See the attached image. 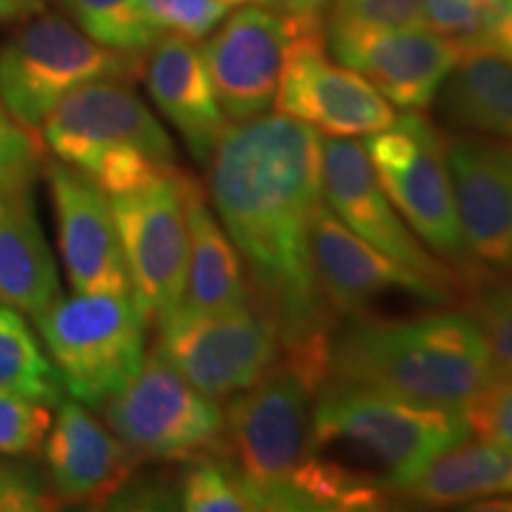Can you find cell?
<instances>
[{"label":"cell","mask_w":512,"mask_h":512,"mask_svg":"<svg viewBox=\"0 0 512 512\" xmlns=\"http://www.w3.org/2000/svg\"><path fill=\"white\" fill-rule=\"evenodd\" d=\"M209 197L245 261L254 297L278 328L280 356L323 387L335 313L311 266V221L323 204V138L287 114L226 126L207 159Z\"/></svg>","instance_id":"cell-1"},{"label":"cell","mask_w":512,"mask_h":512,"mask_svg":"<svg viewBox=\"0 0 512 512\" xmlns=\"http://www.w3.org/2000/svg\"><path fill=\"white\" fill-rule=\"evenodd\" d=\"M496 375L486 339L465 311L347 318L332 332L330 380L465 411Z\"/></svg>","instance_id":"cell-2"},{"label":"cell","mask_w":512,"mask_h":512,"mask_svg":"<svg viewBox=\"0 0 512 512\" xmlns=\"http://www.w3.org/2000/svg\"><path fill=\"white\" fill-rule=\"evenodd\" d=\"M472 437L460 408L328 380L313 399L311 453L399 494L446 448Z\"/></svg>","instance_id":"cell-3"},{"label":"cell","mask_w":512,"mask_h":512,"mask_svg":"<svg viewBox=\"0 0 512 512\" xmlns=\"http://www.w3.org/2000/svg\"><path fill=\"white\" fill-rule=\"evenodd\" d=\"M38 131L50 155L91 176L107 195L178 171L171 136L126 79L74 88Z\"/></svg>","instance_id":"cell-4"},{"label":"cell","mask_w":512,"mask_h":512,"mask_svg":"<svg viewBox=\"0 0 512 512\" xmlns=\"http://www.w3.org/2000/svg\"><path fill=\"white\" fill-rule=\"evenodd\" d=\"M318 384L278 356L271 370L228 399L223 456L264 491L271 510H306L294 491L311 453V415Z\"/></svg>","instance_id":"cell-5"},{"label":"cell","mask_w":512,"mask_h":512,"mask_svg":"<svg viewBox=\"0 0 512 512\" xmlns=\"http://www.w3.org/2000/svg\"><path fill=\"white\" fill-rule=\"evenodd\" d=\"M36 323L64 389L88 408L117 394L145 361L150 320L131 292L57 297Z\"/></svg>","instance_id":"cell-6"},{"label":"cell","mask_w":512,"mask_h":512,"mask_svg":"<svg viewBox=\"0 0 512 512\" xmlns=\"http://www.w3.org/2000/svg\"><path fill=\"white\" fill-rule=\"evenodd\" d=\"M366 152L401 219L432 254L456 268L465 285L482 266L472 261L460 230L444 133L413 110L368 136Z\"/></svg>","instance_id":"cell-7"},{"label":"cell","mask_w":512,"mask_h":512,"mask_svg":"<svg viewBox=\"0 0 512 512\" xmlns=\"http://www.w3.org/2000/svg\"><path fill=\"white\" fill-rule=\"evenodd\" d=\"M133 55L117 53L60 15L29 17L0 48V105L19 126L36 131L74 88L98 79H131Z\"/></svg>","instance_id":"cell-8"},{"label":"cell","mask_w":512,"mask_h":512,"mask_svg":"<svg viewBox=\"0 0 512 512\" xmlns=\"http://www.w3.org/2000/svg\"><path fill=\"white\" fill-rule=\"evenodd\" d=\"M100 408L107 427L140 460L223 456V411L159 354L145 356L138 373Z\"/></svg>","instance_id":"cell-9"},{"label":"cell","mask_w":512,"mask_h":512,"mask_svg":"<svg viewBox=\"0 0 512 512\" xmlns=\"http://www.w3.org/2000/svg\"><path fill=\"white\" fill-rule=\"evenodd\" d=\"M157 325L155 354L214 401L245 392L280 356L275 320L256 297L219 313L174 311Z\"/></svg>","instance_id":"cell-10"},{"label":"cell","mask_w":512,"mask_h":512,"mask_svg":"<svg viewBox=\"0 0 512 512\" xmlns=\"http://www.w3.org/2000/svg\"><path fill=\"white\" fill-rule=\"evenodd\" d=\"M181 169L136 190L107 195L124 252L128 283L150 323L174 313L188 280V219Z\"/></svg>","instance_id":"cell-11"},{"label":"cell","mask_w":512,"mask_h":512,"mask_svg":"<svg viewBox=\"0 0 512 512\" xmlns=\"http://www.w3.org/2000/svg\"><path fill=\"white\" fill-rule=\"evenodd\" d=\"M290 46L275 107L332 138L373 136L396 121L389 100L361 74L330 62L325 17H287Z\"/></svg>","instance_id":"cell-12"},{"label":"cell","mask_w":512,"mask_h":512,"mask_svg":"<svg viewBox=\"0 0 512 512\" xmlns=\"http://www.w3.org/2000/svg\"><path fill=\"white\" fill-rule=\"evenodd\" d=\"M309 249L318 290L337 318L375 316L389 299L448 306L460 294L456 285L425 278L368 245L325 202L311 221Z\"/></svg>","instance_id":"cell-13"},{"label":"cell","mask_w":512,"mask_h":512,"mask_svg":"<svg viewBox=\"0 0 512 512\" xmlns=\"http://www.w3.org/2000/svg\"><path fill=\"white\" fill-rule=\"evenodd\" d=\"M323 197L344 226L401 266L456 285L460 275L422 245L384 192L366 147L354 138L323 140Z\"/></svg>","instance_id":"cell-14"},{"label":"cell","mask_w":512,"mask_h":512,"mask_svg":"<svg viewBox=\"0 0 512 512\" xmlns=\"http://www.w3.org/2000/svg\"><path fill=\"white\" fill-rule=\"evenodd\" d=\"M458 223L472 261L491 271L512 268V145L479 133L446 138Z\"/></svg>","instance_id":"cell-15"},{"label":"cell","mask_w":512,"mask_h":512,"mask_svg":"<svg viewBox=\"0 0 512 512\" xmlns=\"http://www.w3.org/2000/svg\"><path fill=\"white\" fill-rule=\"evenodd\" d=\"M325 41L339 62L403 110L430 107L460 55V43L427 27L325 29Z\"/></svg>","instance_id":"cell-16"},{"label":"cell","mask_w":512,"mask_h":512,"mask_svg":"<svg viewBox=\"0 0 512 512\" xmlns=\"http://www.w3.org/2000/svg\"><path fill=\"white\" fill-rule=\"evenodd\" d=\"M287 46V17L266 8H242L214 29L202 53L226 119L238 124L268 112Z\"/></svg>","instance_id":"cell-17"},{"label":"cell","mask_w":512,"mask_h":512,"mask_svg":"<svg viewBox=\"0 0 512 512\" xmlns=\"http://www.w3.org/2000/svg\"><path fill=\"white\" fill-rule=\"evenodd\" d=\"M60 254L74 292L128 294V271L107 192L72 164H46Z\"/></svg>","instance_id":"cell-18"},{"label":"cell","mask_w":512,"mask_h":512,"mask_svg":"<svg viewBox=\"0 0 512 512\" xmlns=\"http://www.w3.org/2000/svg\"><path fill=\"white\" fill-rule=\"evenodd\" d=\"M43 456L60 501L93 505L110 501L140 463L110 427L93 418L88 406L64 396L43 441Z\"/></svg>","instance_id":"cell-19"},{"label":"cell","mask_w":512,"mask_h":512,"mask_svg":"<svg viewBox=\"0 0 512 512\" xmlns=\"http://www.w3.org/2000/svg\"><path fill=\"white\" fill-rule=\"evenodd\" d=\"M145 83L157 110L181 133L192 157L207 164L226 131V114L216 98L202 48L188 38L162 36L150 48Z\"/></svg>","instance_id":"cell-20"},{"label":"cell","mask_w":512,"mask_h":512,"mask_svg":"<svg viewBox=\"0 0 512 512\" xmlns=\"http://www.w3.org/2000/svg\"><path fill=\"white\" fill-rule=\"evenodd\" d=\"M185 219H188V280L176 311L219 313L247 304L254 297L245 261L233 245L219 216L211 211L204 188L185 178Z\"/></svg>","instance_id":"cell-21"},{"label":"cell","mask_w":512,"mask_h":512,"mask_svg":"<svg viewBox=\"0 0 512 512\" xmlns=\"http://www.w3.org/2000/svg\"><path fill=\"white\" fill-rule=\"evenodd\" d=\"M441 126L512 140V62L486 43H465L434 95Z\"/></svg>","instance_id":"cell-22"},{"label":"cell","mask_w":512,"mask_h":512,"mask_svg":"<svg viewBox=\"0 0 512 512\" xmlns=\"http://www.w3.org/2000/svg\"><path fill=\"white\" fill-rule=\"evenodd\" d=\"M57 297L60 275L38 223L34 192L0 195V302L38 318Z\"/></svg>","instance_id":"cell-23"},{"label":"cell","mask_w":512,"mask_h":512,"mask_svg":"<svg viewBox=\"0 0 512 512\" xmlns=\"http://www.w3.org/2000/svg\"><path fill=\"white\" fill-rule=\"evenodd\" d=\"M401 498L425 505H456L512 496V446L498 441L460 444L439 453L411 484L399 491Z\"/></svg>","instance_id":"cell-24"},{"label":"cell","mask_w":512,"mask_h":512,"mask_svg":"<svg viewBox=\"0 0 512 512\" xmlns=\"http://www.w3.org/2000/svg\"><path fill=\"white\" fill-rule=\"evenodd\" d=\"M0 392L57 406L64 384L22 313L0 302Z\"/></svg>","instance_id":"cell-25"},{"label":"cell","mask_w":512,"mask_h":512,"mask_svg":"<svg viewBox=\"0 0 512 512\" xmlns=\"http://www.w3.org/2000/svg\"><path fill=\"white\" fill-rule=\"evenodd\" d=\"M178 479V508L188 512H268L271 501L226 456L188 460ZM273 512V510H271Z\"/></svg>","instance_id":"cell-26"},{"label":"cell","mask_w":512,"mask_h":512,"mask_svg":"<svg viewBox=\"0 0 512 512\" xmlns=\"http://www.w3.org/2000/svg\"><path fill=\"white\" fill-rule=\"evenodd\" d=\"M62 5L83 34L117 53L138 57L159 41L143 0H62Z\"/></svg>","instance_id":"cell-27"},{"label":"cell","mask_w":512,"mask_h":512,"mask_svg":"<svg viewBox=\"0 0 512 512\" xmlns=\"http://www.w3.org/2000/svg\"><path fill=\"white\" fill-rule=\"evenodd\" d=\"M467 313L477 323L498 375H512V268H479L460 290Z\"/></svg>","instance_id":"cell-28"},{"label":"cell","mask_w":512,"mask_h":512,"mask_svg":"<svg viewBox=\"0 0 512 512\" xmlns=\"http://www.w3.org/2000/svg\"><path fill=\"white\" fill-rule=\"evenodd\" d=\"M53 415L46 403L0 392V456H29L46 441Z\"/></svg>","instance_id":"cell-29"},{"label":"cell","mask_w":512,"mask_h":512,"mask_svg":"<svg viewBox=\"0 0 512 512\" xmlns=\"http://www.w3.org/2000/svg\"><path fill=\"white\" fill-rule=\"evenodd\" d=\"M422 24V0H330L325 29H408Z\"/></svg>","instance_id":"cell-30"},{"label":"cell","mask_w":512,"mask_h":512,"mask_svg":"<svg viewBox=\"0 0 512 512\" xmlns=\"http://www.w3.org/2000/svg\"><path fill=\"white\" fill-rule=\"evenodd\" d=\"M223 0H143L147 22L162 36H181L200 41L228 15Z\"/></svg>","instance_id":"cell-31"},{"label":"cell","mask_w":512,"mask_h":512,"mask_svg":"<svg viewBox=\"0 0 512 512\" xmlns=\"http://www.w3.org/2000/svg\"><path fill=\"white\" fill-rule=\"evenodd\" d=\"M43 140L36 131L19 126L17 121H0V195L34 188V181L46 169Z\"/></svg>","instance_id":"cell-32"},{"label":"cell","mask_w":512,"mask_h":512,"mask_svg":"<svg viewBox=\"0 0 512 512\" xmlns=\"http://www.w3.org/2000/svg\"><path fill=\"white\" fill-rule=\"evenodd\" d=\"M60 498L38 467L19 460H0V512H48Z\"/></svg>","instance_id":"cell-33"},{"label":"cell","mask_w":512,"mask_h":512,"mask_svg":"<svg viewBox=\"0 0 512 512\" xmlns=\"http://www.w3.org/2000/svg\"><path fill=\"white\" fill-rule=\"evenodd\" d=\"M489 15L477 0H422V24L460 46L482 41Z\"/></svg>","instance_id":"cell-34"},{"label":"cell","mask_w":512,"mask_h":512,"mask_svg":"<svg viewBox=\"0 0 512 512\" xmlns=\"http://www.w3.org/2000/svg\"><path fill=\"white\" fill-rule=\"evenodd\" d=\"M465 418L479 439L512 446V375H496L465 408Z\"/></svg>","instance_id":"cell-35"},{"label":"cell","mask_w":512,"mask_h":512,"mask_svg":"<svg viewBox=\"0 0 512 512\" xmlns=\"http://www.w3.org/2000/svg\"><path fill=\"white\" fill-rule=\"evenodd\" d=\"M482 43L512 62V0L491 12Z\"/></svg>","instance_id":"cell-36"},{"label":"cell","mask_w":512,"mask_h":512,"mask_svg":"<svg viewBox=\"0 0 512 512\" xmlns=\"http://www.w3.org/2000/svg\"><path fill=\"white\" fill-rule=\"evenodd\" d=\"M259 3L283 17H325L330 0H259Z\"/></svg>","instance_id":"cell-37"},{"label":"cell","mask_w":512,"mask_h":512,"mask_svg":"<svg viewBox=\"0 0 512 512\" xmlns=\"http://www.w3.org/2000/svg\"><path fill=\"white\" fill-rule=\"evenodd\" d=\"M50 0H0V19L3 22H24V19L46 10Z\"/></svg>","instance_id":"cell-38"},{"label":"cell","mask_w":512,"mask_h":512,"mask_svg":"<svg viewBox=\"0 0 512 512\" xmlns=\"http://www.w3.org/2000/svg\"><path fill=\"white\" fill-rule=\"evenodd\" d=\"M223 3H228V5H242V3H249V0H223Z\"/></svg>","instance_id":"cell-39"},{"label":"cell","mask_w":512,"mask_h":512,"mask_svg":"<svg viewBox=\"0 0 512 512\" xmlns=\"http://www.w3.org/2000/svg\"><path fill=\"white\" fill-rule=\"evenodd\" d=\"M5 119H10L8 114H5V110H3V105H0V121H5Z\"/></svg>","instance_id":"cell-40"}]
</instances>
